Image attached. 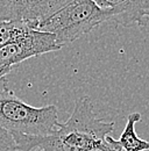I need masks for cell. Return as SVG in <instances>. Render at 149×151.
Here are the masks:
<instances>
[{
	"instance_id": "1",
	"label": "cell",
	"mask_w": 149,
	"mask_h": 151,
	"mask_svg": "<svg viewBox=\"0 0 149 151\" xmlns=\"http://www.w3.org/2000/svg\"><path fill=\"white\" fill-rule=\"evenodd\" d=\"M114 129L113 122L98 119L88 95L78 98L67 122L47 136H29L13 132L18 151H80L105 142Z\"/></svg>"
},
{
	"instance_id": "2",
	"label": "cell",
	"mask_w": 149,
	"mask_h": 151,
	"mask_svg": "<svg viewBox=\"0 0 149 151\" xmlns=\"http://www.w3.org/2000/svg\"><path fill=\"white\" fill-rule=\"evenodd\" d=\"M61 122L55 105L33 107L18 98L0 77V126L13 134L47 136L55 132Z\"/></svg>"
},
{
	"instance_id": "3",
	"label": "cell",
	"mask_w": 149,
	"mask_h": 151,
	"mask_svg": "<svg viewBox=\"0 0 149 151\" xmlns=\"http://www.w3.org/2000/svg\"><path fill=\"white\" fill-rule=\"evenodd\" d=\"M107 21L106 14L93 0H72L53 15L41 21L37 30L50 33L63 48Z\"/></svg>"
},
{
	"instance_id": "4",
	"label": "cell",
	"mask_w": 149,
	"mask_h": 151,
	"mask_svg": "<svg viewBox=\"0 0 149 151\" xmlns=\"http://www.w3.org/2000/svg\"><path fill=\"white\" fill-rule=\"evenodd\" d=\"M59 49L53 34L34 29L17 42L0 47V77H6L15 64Z\"/></svg>"
},
{
	"instance_id": "5",
	"label": "cell",
	"mask_w": 149,
	"mask_h": 151,
	"mask_svg": "<svg viewBox=\"0 0 149 151\" xmlns=\"http://www.w3.org/2000/svg\"><path fill=\"white\" fill-rule=\"evenodd\" d=\"M72 0H0V22H41Z\"/></svg>"
},
{
	"instance_id": "6",
	"label": "cell",
	"mask_w": 149,
	"mask_h": 151,
	"mask_svg": "<svg viewBox=\"0 0 149 151\" xmlns=\"http://www.w3.org/2000/svg\"><path fill=\"white\" fill-rule=\"evenodd\" d=\"M106 14L107 21L121 26L143 24L149 18V0H93Z\"/></svg>"
},
{
	"instance_id": "7",
	"label": "cell",
	"mask_w": 149,
	"mask_h": 151,
	"mask_svg": "<svg viewBox=\"0 0 149 151\" xmlns=\"http://www.w3.org/2000/svg\"><path fill=\"white\" fill-rule=\"evenodd\" d=\"M141 121V114L132 113L127 117L125 129L118 139L121 149L125 151H146L149 150V142L140 138L135 132V123Z\"/></svg>"
},
{
	"instance_id": "8",
	"label": "cell",
	"mask_w": 149,
	"mask_h": 151,
	"mask_svg": "<svg viewBox=\"0 0 149 151\" xmlns=\"http://www.w3.org/2000/svg\"><path fill=\"white\" fill-rule=\"evenodd\" d=\"M38 22L34 21H5L0 22V47L17 42L37 29Z\"/></svg>"
},
{
	"instance_id": "9",
	"label": "cell",
	"mask_w": 149,
	"mask_h": 151,
	"mask_svg": "<svg viewBox=\"0 0 149 151\" xmlns=\"http://www.w3.org/2000/svg\"><path fill=\"white\" fill-rule=\"evenodd\" d=\"M0 151H18L12 134L0 126Z\"/></svg>"
},
{
	"instance_id": "10",
	"label": "cell",
	"mask_w": 149,
	"mask_h": 151,
	"mask_svg": "<svg viewBox=\"0 0 149 151\" xmlns=\"http://www.w3.org/2000/svg\"><path fill=\"white\" fill-rule=\"evenodd\" d=\"M80 151H111L108 144L106 143V138H105V142L103 143H98L95 145H93L91 148H88V149H84V150H80Z\"/></svg>"
},
{
	"instance_id": "11",
	"label": "cell",
	"mask_w": 149,
	"mask_h": 151,
	"mask_svg": "<svg viewBox=\"0 0 149 151\" xmlns=\"http://www.w3.org/2000/svg\"><path fill=\"white\" fill-rule=\"evenodd\" d=\"M33 151H41V150H38V149H37V150H33Z\"/></svg>"
}]
</instances>
